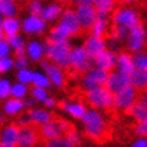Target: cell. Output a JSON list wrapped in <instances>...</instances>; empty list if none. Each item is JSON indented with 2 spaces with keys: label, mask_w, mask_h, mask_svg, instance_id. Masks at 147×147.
Listing matches in <instances>:
<instances>
[{
  "label": "cell",
  "mask_w": 147,
  "mask_h": 147,
  "mask_svg": "<svg viewBox=\"0 0 147 147\" xmlns=\"http://www.w3.org/2000/svg\"><path fill=\"white\" fill-rule=\"evenodd\" d=\"M86 101L93 108L108 109L113 105V93L105 86H98L86 90Z\"/></svg>",
  "instance_id": "3"
},
{
  "label": "cell",
  "mask_w": 147,
  "mask_h": 147,
  "mask_svg": "<svg viewBox=\"0 0 147 147\" xmlns=\"http://www.w3.org/2000/svg\"><path fill=\"white\" fill-rule=\"evenodd\" d=\"M38 140V132L30 124L20 125L18 134L16 147H32Z\"/></svg>",
  "instance_id": "12"
},
{
  "label": "cell",
  "mask_w": 147,
  "mask_h": 147,
  "mask_svg": "<svg viewBox=\"0 0 147 147\" xmlns=\"http://www.w3.org/2000/svg\"><path fill=\"white\" fill-rule=\"evenodd\" d=\"M108 74H109V71L93 66L90 70H88L85 73L84 80H82V86L86 90L93 89V88H98V86H105Z\"/></svg>",
  "instance_id": "6"
},
{
  "label": "cell",
  "mask_w": 147,
  "mask_h": 147,
  "mask_svg": "<svg viewBox=\"0 0 147 147\" xmlns=\"http://www.w3.org/2000/svg\"><path fill=\"white\" fill-rule=\"evenodd\" d=\"M63 1H70V0H63Z\"/></svg>",
  "instance_id": "57"
},
{
  "label": "cell",
  "mask_w": 147,
  "mask_h": 147,
  "mask_svg": "<svg viewBox=\"0 0 147 147\" xmlns=\"http://www.w3.org/2000/svg\"><path fill=\"white\" fill-rule=\"evenodd\" d=\"M128 113L134 117L136 121H142L147 119V96L143 94L142 97H138L134 105L131 107Z\"/></svg>",
  "instance_id": "16"
},
{
  "label": "cell",
  "mask_w": 147,
  "mask_h": 147,
  "mask_svg": "<svg viewBox=\"0 0 147 147\" xmlns=\"http://www.w3.org/2000/svg\"><path fill=\"white\" fill-rule=\"evenodd\" d=\"M0 147H16V144H8V143H0Z\"/></svg>",
  "instance_id": "52"
},
{
  "label": "cell",
  "mask_w": 147,
  "mask_h": 147,
  "mask_svg": "<svg viewBox=\"0 0 147 147\" xmlns=\"http://www.w3.org/2000/svg\"><path fill=\"white\" fill-rule=\"evenodd\" d=\"M27 124H30V120H28V116H22V117H19V120H18V125L20 127V125H27Z\"/></svg>",
  "instance_id": "49"
},
{
  "label": "cell",
  "mask_w": 147,
  "mask_h": 147,
  "mask_svg": "<svg viewBox=\"0 0 147 147\" xmlns=\"http://www.w3.org/2000/svg\"><path fill=\"white\" fill-rule=\"evenodd\" d=\"M28 9H30V12L31 15H35V16H40V13H42V4H40L39 1H36V0H32L31 3L28 4Z\"/></svg>",
  "instance_id": "42"
},
{
  "label": "cell",
  "mask_w": 147,
  "mask_h": 147,
  "mask_svg": "<svg viewBox=\"0 0 147 147\" xmlns=\"http://www.w3.org/2000/svg\"><path fill=\"white\" fill-rule=\"evenodd\" d=\"M11 67H13V59L9 58V55L0 58V74L8 71Z\"/></svg>",
  "instance_id": "40"
},
{
  "label": "cell",
  "mask_w": 147,
  "mask_h": 147,
  "mask_svg": "<svg viewBox=\"0 0 147 147\" xmlns=\"http://www.w3.org/2000/svg\"><path fill=\"white\" fill-rule=\"evenodd\" d=\"M131 147H147V138H144V136H140L138 140H135L134 144H132Z\"/></svg>",
  "instance_id": "47"
},
{
  "label": "cell",
  "mask_w": 147,
  "mask_h": 147,
  "mask_svg": "<svg viewBox=\"0 0 147 147\" xmlns=\"http://www.w3.org/2000/svg\"><path fill=\"white\" fill-rule=\"evenodd\" d=\"M78 5H93L94 0H76Z\"/></svg>",
  "instance_id": "50"
},
{
  "label": "cell",
  "mask_w": 147,
  "mask_h": 147,
  "mask_svg": "<svg viewBox=\"0 0 147 147\" xmlns=\"http://www.w3.org/2000/svg\"><path fill=\"white\" fill-rule=\"evenodd\" d=\"M22 101H23V108L24 109H32L35 107V100L32 97H24Z\"/></svg>",
  "instance_id": "45"
},
{
  "label": "cell",
  "mask_w": 147,
  "mask_h": 147,
  "mask_svg": "<svg viewBox=\"0 0 147 147\" xmlns=\"http://www.w3.org/2000/svg\"><path fill=\"white\" fill-rule=\"evenodd\" d=\"M13 66L16 69H23V67L28 66V57L22 55V57H16V59H13Z\"/></svg>",
  "instance_id": "44"
},
{
  "label": "cell",
  "mask_w": 147,
  "mask_h": 147,
  "mask_svg": "<svg viewBox=\"0 0 147 147\" xmlns=\"http://www.w3.org/2000/svg\"><path fill=\"white\" fill-rule=\"evenodd\" d=\"M65 138L71 143L73 147H76L77 144L80 143V135H78V132H77L74 128H70L69 131H66V132H65Z\"/></svg>",
  "instance_id": "39"
},
{
  "label": "cell",
  "mask_w": 147,
  "mask_h": 147,
  "mask_svg": "<svg viewBox=\"0 0 147 147\" xmlns=\"http://www.w3.org/2000/svg\"><path fill=\"white\" fill-rule=\"evenodd\" d=\"M116 59H117L116 54L107 49H104L102 51H100V53L93 58L96 67H100V69L107 70V71H112L116 67Z\"/></svg>",
  "instance_id": "13"
},
{
  "label": "cell",
  "mask_w": 147,
  "mask_h": 147,
  "mask_svg": "<svg viewBox=\"0 0 147 147\" xmlns=\"http://www.w3.org/2000/svg\"><path fill=\"white\" fill-rule=\"evenodd\" d=\"M46 147H73V146H71V143L69 142L65 136L61 135V136H58V138H55V139L47 140Z\"/></svg>",
  "instance_id": "35"
},
{
  "label": "cell",
  "mask_w": 147,
  "mask_h": 147,
  "mask_svg": "<svg viewBox=\"0 0 147 147\" xmlns=\"http://www.w3.org/2000/svg\"><path fill=\"white\" fill-rule=\"evenodd\" d=\"M70 54L71 47L67 42L66 43H51L47 40L43 45V55L62 69L70 67Z\"/></svg>",
  "instance_id": "1"
},
{
  "label": "cell",
  "mask_w": 147,
  "mask_h": 147,
  "mask_svg": "<svg viewBox=\"0 0 147 147\" xmlns=\"http://www.w3.org/2000/svg\"><path fill=\"white\" fill-rule=\"evenodd\" d=\"M16 77H18L19 82L28 85V84H31V81H32V71L30 69H27V67H23V69H19Z\"/></svg>",
  "instance_id": "36"
},
{
  "label": "cell",
  "mask_w": 147,
  "mask_h": 147,
  "mask_svg": "<svg viewBox=\"0 0 147 147\" xmlns=\"http://www.w3.org/2000/svg\"><path fill=\"white\" fill-rule=\"evenodd\" d=\"M121 3H132V1H135V0H120Z\"/></svg>",
  "instance_id": "55"
},
{
  "label": "cell",
  "mask_w": 147,
  "mask_h": 147,
  "mask_svg": "<svg viewBox=\"0 0 147 147\" xmlns=\"http://www.w3.org/2000/svg\"><path fill=\"white\" fill-rule=\"evenodd\" d=\"M26 54L28 55V59H31V61H40L42 58L45 57L43 55V46L40 45L39 42L32 40L27 46Z\"/></svg>",
  "instance_id": "26"
},
{
  "label": "cell",
  "mask_w": 147,
  "mask_h": 147,
  "mask_svg": "<svg viewBox=\"0 0 147 147\" xmlns=\"http://www.w3.org/2000/svg\"><path fill=\"white\" fill-rule=\"evenodd\" d=\"M62 11V7L59 4H51V5H47L46 8L42 9V13H40V18L43 20H53L55 19L61 13Z\"/></svg>",
  "instance_id": "28"
},
{
  "label": "cell",
  "mask_w": 147,
  "mask_h": 147,
  "mask_svg": "<svg viewBox=\"0 0 147 147\" xmlns=\"http://www.w3.org/2000/svg\"><path fill=\"white\" fill-rule=\"evenodd\" d=\"M31 84L34 85V86H39V88H47L51 82H50L49 77L46 76V73H42V71H32Z\"/></svg>",
  "instance_id": "31"
},
{
  "label": "cell",
  "mask_w": 147,
  "mask_h": 147,
  "mask_svg": "<svg viewBox=\"0 0 147 147\" xmlns=\"http://www.w3.org/2000/svg\"><path fill=\"white\" fill-rule=\"evenodd\" d=\"M59 23H61L62 26L66 27V30L69 31L70 36L78 34L80 30H81L76 12H74V11H71V9H66V11L62 13V16H61V22Z\"/></svg>",
  "instance_id": "14"
},
{
  "label": "cell",
  "mask_w": 147,
  "mask_h": 147,
  "mask_svg": "<svg viewBox=\"0 0 147 147\" xmlns=\"http://www.w3.org/2000/svg\"><path fill=\"white\" fill-rule=\"evenodd\" d=\"M46 20L40 18V16H35V15H31L27 19H24V22L22 24L23 31L27 32V34H40V32L45 30L46 26Z\"/></svg>",
  "instance_id": "15"
},
{
  "label": "cell",
  "mask_w": 147,
  "mask_h": 147,
  "mask_svg": "<svg viewBox=\"0 0 147 147\" xmlns=\"http://www.w3.org/2000/svg\"><path fill=\"white\" fill-rule=\"evenodd\" d=\"M127 39H128V47L131 51L138 53L142 51L144 47V39H146V32L142 24L139 23L136 26L128 28V34H127Z\"/></svg>",
  "instance_id": "9"
},
{
  "label": "cell",
  "mask_w": 147,
  "mask_h": 147,
  "mask_svg": "<svg viewBox=\"0 0 147 147\" xmlns=\"http://www.w3.org/2000/svg\"><path fill=\"white\" fill-rule=\"evenodd\" d=\"M11 53V47H9L8 42L5 40V38L0 39V58L1 57H7Z\"/></svg>",
  "instance_id": "43"
},
{
  "label": "cell",
  "mask_w": 147,
  "mask_h": 147,
  "mask_svg": "<svg viewBox=\"0 0 147 147\" xmlns=\"http://www.w3.org/2000/svg\"><path fill=\"white\" fill-rule=\"evenodd\" d=\"M92 35L96 36H102L107 31V18H102V16H97L94 20L93 26L90 28Z\"/></svg>",
  "instance_id": "30"
},
{
  "label": "cell",
  "mask_w": 147,
  "mask_h": 147,
  "mask_svg": "<svg viewBox=\"0 0 147 147\" xmlns=\"http://www.w3.org/2000/svg\"><path fill=\"white\" fill-rule=\"evenodd\" d=\"M129 85H131L129 74L120 70H115V71H109L107 82H105V88L109 89L112 93L115 94L117 92H120V90L125 89V88H128Z\"/></svg>",
  "instance_id": "7"
},
{
  "label": "cell",
  "mask_w": 147,
  "mask_h": 147,
  "mask_svg": "<svg viewBox=\"0 0 147 147\" xmlns=\"http://www.w3.org/2000/svg\"><path fill=\"white\" fill-rule=\"evenodd\" d=\"M1 28H3V32H4V36H9V35H15L18 34L19 28H20V23L16 18H5L3 19L1 22Z\"/></svg>",
  "instance_id": "25"
},
{
  "label": "cell",
  "mask_w": 147,
  "mask_h": 147,
  "mask_svg": "<svg viewBox=\"0 0 147 147\" xmlns=\"http://www.w3.org/2000/svg\"><path fill=\"white\" fill-rule=\"evenodd\" d=\"M5 40L8 42V45L11 49L16 50V49H20V47H24V40L18 35V34H15V35H9V36H4Z\"/></svg>",
  "instance_id": "37"
},
{
  "label": "cell",
  "mask_w": 147,
  "mask_h": 147,
  "mask_svg": "<svg viewBox=\"0 0 147 147\" xmlns=\"http://www.w3.org/2000/svg\"><path fill=\"white\" fill-rule=\"evenodd\" d=\"M31 96L35 101L43 102L47 97V92H46V88H39V86H34L31 89Z\"/></svg>",
  "instance_id": "38"
},
{
  "label": "cell",
  "mask_w": 147,
  "mask_h": 147,
  "mask_svg": "<svg viewBox=\"0 0 147 147\" xmlns=\"http://www.w3.org/2000/svg\"><path fill=\"white\" fill-rule=\"evenodd\" d=\"M76 15L81 30H90L96 18H97V12H96V8L93 5H78Z\"/></svg>",
  "instance_id": "10"
},
{
  "label": "cell",
  "mask_w": 147,
  "mask_h": 147,
  "mask_svg": "<svg viewBox=\"0 0 147 147\" xmlns=\"http://www.w3.org/2000/svg\"><path fill=\"white\" fill-rule=\"evenodd\" d=\"M57 121H58V124H59V128H61V131H62V134H65L66 131H69L70 128H73V127H71V124L67 120L61 119V120H57Z\"/></svg>",
  "instance_id": "46"
},
{
  "label": "cell",
  "mask_w": 147,
  "mask_h": 147,
  "mask_svg": "<svg viewBox=\"0 0 147 147\" xmlns=\"http://www.w3.org/2000/svg\"><path fill=\"white\" fill-rule=\"evenodd\" d=\"M3 120H4V116H3V112H1V109H0V125L3 124Z\"/></svg>",
  "instance_id": "54"
},
{
  "label": "cell",
  "mask_w": 147,
  "mask_h": 147,
  "mask_svg": "<svg viewBox=\"0 0 147 147\" xmlns=\"http://www.w3.org/2000/svg\"><path fill=\"white\" fill-rule=\"evenodd\" d=\"M43 104H45L47 108H53V107H55V100L47 96V97H46V100L43 101Z\"/></svg>",
  "instance_id": "48"
},
{
  "label": "cell",
  "mask_w": 147,
  "mask_h": 147,
  "mask_svg": "<svg viewBox=\"0 0 147 147\" xmlns=\"http://www.w3.org/2000/svg\"><path fill=\"white\" fill-rule=\"evenodd\" d=\"M40 65L43 67V71L46 73V76L49 77V80L54 86L62 88L65 84V74H63L62 67H59L58 65L53 63L49 59H40Z\"/></svg>",
  "instance_id": "8"
},
{
  "label": "cell",
  "mask_w": 147,
  "mask_h": 147,
  "mask_svg": "<svg viewBox=\"0 0 147 147\" xmlns=\"http://www.w3.org/2000/svg\"><path fill=\"white\" fill-rule=\"evenodd\" d=\"M69 36H70V34L66 30V27L59 23L57 27H54L53 30H51L47 40L51 42V43H66Z\"/></svg>",
  "instance_id": "22"
},
{
  "label": "cell",
  "mask_w": 147,
  "mask_h": 147,
  "mask_svg": "<svg viewBox=\"0 0 147 147\" xmlns=\"http://www.w3.org/2000/svg\"><path fill=\"white\" fill-rule=\"evenodd\" d=\"M113 23L115 24H121V26H125L127 28H131V27L139 24V18L138 13L132 11V9H125V8H120L115 11L113 13Z\"/></svg>",
  "instance_id": "11"
},
{
  "label": "cell",
  "mask_w": 147,
  "mask_h": 147,
  "mask_svg": "<svg viewBox=\"0 0 147 147\" xmlns=\"http://www.w3.org/2000/svg\"><path fill=\"white\" fill-rule=\"evenodd\" d=\"M84 47H85V50H86L88 55L94 58L100 51H102V50L105 49V40H104L102 36L90 35L89 38L86 39V42H85Z\"/></svg>",
  "instance_id": "17"
},
{
  "label": "cell",
  "mask_w": 147,
  "mask_h": 147,
  "mask_svg": "<svg viewBox=\"0 0 147 147\" xmlns=\"http://www.w3.org/2000/svg\"><path fill=\"white\" fill-rule=\"evenodd\" d=\"M134 65L135 69H143V70H147V53H143V51H138L134 57Z\"/></svg>",
  "instance_id": "33"
},
{
  "label": "cell",
  "mask_w": 147,
  "mask_h": 147,
  "mask_svg": "<svg viewBox=\"0 0 147 147\" xmlns=\"http://www.w3.org/2000/svg\"><path fill=\"white\" fill-rule=\"evenodd\" d=\"M62 109H65L74 119H82V116L86 112L85 105L81 102H62Z\"/></svg>",
  "instance_id": "24"
},
{
  "label": "cell",
  "mask_w": 147,
  "mask_h": 147,
  "mask_svg": "<svg viewBox=\"0 0 147 147\" xmlns=\"http://www.w3.org/2000/svg\"><path fill=\"white\" fill-rule=\"evenodd\" d=\"M40 135L43 136L45 139L50 140V139H55L58 136H61L62 135V131L59 128V124H58V121H53V120H49L46 121L45 124L40 125V129H39Z\"/></svg>",
  "instance_id": "18"
},
{
  "label": "cell",
  "mask_w": 147,
  "mask_h": 147,
  "mask_svg": "<svg viewBox=\"0 0 147 147\" xmlns=\"http://www.w3.org/2000/svg\"><path fill=\"white\" fill-rule=\"evenodd\" d=\"M11 82L7 78H0V100H7L11 97Z\"/></svg>",
  "instance_id": "34"
},
{
  "label": "cell",
  "mask_w": 147,
  "mask_h": 147,
  "mask_svg": "<svg viewBox=\"0 0 147 147\" xmlns=\"http://www.w3.org/2000/svg\"><path fill=\"white\" fill-rule=\"evenodd\" d=\"M28 120H30V124H36V125H42L45 124L46 121L51 120V113L45 109H28Z\"/></svg>",
  "instance_id": "19"
},
{
  "label": "cell",
  "mask_w": 147,
  "mask_h": 147,
  "mask_svg": "<svg viewBox=\"0 0 147 147\" xmlns=\"http://www.w3.org/2000/svg\"><path fill=\"white\" fill-rule=\"evenodd\" d=\"M27 92H28V89H27V85L26 84H22V82H16V84H13L12 86H11V97H15V98H20V100H23V98L27 96Z\"/></svg>",
  "instance_id": "32"
},
{
  "label": "cell",
  "mask_w": 147,
  "mask_h": 147,
  "mask_svg": "<svg viewBox=\"0 0 147 147\" xmlns=\"http://www.w3.org/2000/svg\"><path fill=\"white\" fill-rule=\"evenodd\" d=\"M19 134V125L11 124L1 129L0 132V143H8V144H16Z\"/></svg>",
  "instance_id": "20"
},
{
  "label": "cell",
  "mask_w": 147,
  "mask_h": 147,
  "mask_svg": "<svg viewBox=\"0 0 147 147\" xmlns=\"http://www.w3.org/2000/svg\"><path fill=\"white\" fill-rule=\"evenodd\" d=\"M94 65L93 58L89 57L84 46H78L71 49L70 54V67H73L76 71L85 74L88 70H90Z\"/></svg>",
  "instance_id": "4"
},
{
  "label": "cell",
  "mask_w": 147,
  "mask_h": 147,
  "mask_svg": "<svg viewBox=\"0 0 147 147\" xmlns=\"http://www.w3.org/2000/svg\"><path fill=\"white\" fill-rule=\"evenodd\" d=\"M23 101L20 98H15V97H8L5 100L4 104V112L9 116H13L19 113L20 111H23Z\"/></svg>",
  "instance_id": "27"
},
{
  "label": "cell",
  "mask_w": 147,
  "mask_h": 147,
  "mask_svg": "<svg viewBox=\"0 0 147 147\" xmlns=\"http://www.w3.org/2000/svg\"><path fill=\"white\" fill-rule=\"evenodd\" d=\"M135 132L139 135V136H144L147 138V119L142 121H138V124L135 125Z\"/></svg>",
  "instance_id": "41"
},
{
  "label": "cell",
  "mask_w": 147,
  "mask_h": 147,
  "mask_svg": "<svg viewBox=\"0 0 147 147\" xmlns=\"http://www.w3.org/2000/svg\"><path fill=\"white\" fill-rule=\"evenodd\" d=\"M116 67L117 70L120 71H124L127 74H131L132 71L135 70V65H134V59L129 54H125V53H121L117 59H116Z\"/></svg>",
  "instance_id": "23"
},
{
  "label": "cell",
  "mask_w": 147,
  "mask_h": 147,
  "mask_svg": "<svg viewBox=\"0 0 147 147\" xmlns=\"http://www.w3.org/2000/svg\"><path fill=\"white\" fill-rule=\"evenodd\" d=\"M15 55H16V57H22V55H26V49H24V47L16 49V50H15Z\"/></svg>",
  "instance_id": "51"
},
{
  "label": "cell",
  "mask_w": 147,
  "mask_h": 147,
  "mask_svg": "<svg viewBox=\"0 0 147 147\" xmlns=\"http://www.w3.org/2000/svg\"><path fill=\"white\" fill-rule=\"evenodd\" d=\"M1 22H3V20L0 19V39L4 38V32H3V28H1Z\"/></svg>",
  "instance_id": "53"
},
{
  "label": "cell",
  "mask_w": 147,
  "mask_h": 147,
  "mask_svg": "<svg viewBox=\"0 0 147 147\" xmlns=\"http://www.w3.org/2000/svg\"><path fill=\"white\" fill-rule=\"evenodd\" d=\"M144 94L147 96V86H146V89H144Z\"/></svg>",
  "instance_id": "56"
},
{
  "label": "cell",
  "mask_w": 147,
  "mask_h": 147,
  "mask_svg": "<svg viewBox=\"0 0 147 147\" xmlns=\"http://www.w3.org/2000/svg\"><path fill=\"white\" fill-rule=\"evenodd\" d=\"M131 85L134 86L136 90H144L147 86V70L143 69H135L131 74Z\"/></svg>",
  "instance_id": "21"
},
{
  "label": "cell",
  "mask_w": 147,
  "mask_h": 147,
  "mask_svg": "<svg viewBox=\"0 0 147 147\" xmlns=\"http://www.w3.org/2000/svg\"><path fill=\"white\" fill-rule=\"evenodd\" d=\"M82 123H84L85 134L88 135L90 139L93 140H100L102 138V135L105 132V123L102 116L94 109L86 111L85 115L82 116Z\"/></svg>",
  "instance_id": "2"
},
{
  "label": "cell",
  "mask_w": 147,
  "mask_h": 147,
  "mask_svg": "<svg viewBox=\"0 0 147 147\" xmlns=\"http://www.w3.org/2000/svg\"><path fill=\"white\" fill-rule=\"evenodd\" d=\"M136 98H138V90L132 85H129L128 88L113 94V105L112 107L116 108L117 111H124L128 113L131 107L136 101Z\"/></svg>",
  "instance_id": "5"
},
{
  "label": "cell",
  "mask_w": 147,
  "mask_h": 147,
  "mask_svg": "<svg viewBox=\"0 0 147 147\" xmlns=\"http://www.w3.org/2000/svg\"><path fill=\"white\" fill-rule=\"evenodd\" d=\"M0 12H1V16H5V18L15 16V13H16L15 1L13 0H0Z\"/></svg>",
  "instance_id": "29"
}]
</instances>
